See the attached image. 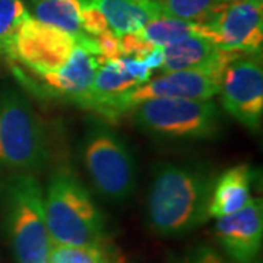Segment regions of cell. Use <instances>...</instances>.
<instances>
[{
	"instance_id": "obj_1",
	"label": "cell",
	"mask_w": 263,
	"mask_h": 263,
	"mask_svg": "<svg viewBox=\"0 0 263 263\" xmlns=\"http://www.w3.org/2000/svg\"><path fill=\"white\" fill-rule=\"evenodd\" d=\"M215 177L200 165L161 164L148 195V224L161 237H179L202 226Z\"/></svg>"
},
{
	"instance_id": "obj_2",
	"label": "cell",
	"mask_w": 263,
	"mask_h": 263,
	"mask_svg": "<svg viewBox=\"0 0 263 263\" xmlns=\"http://www.w3.org/2000/svg\"><path fill=\"white\" fill-rule=\"evenodd\" d=\"M44 214L53 245L100 247L105 243L103 214L89 192L69 171L51 176L44 196Z\"/></svg>"
},
{
	"instance_id": "obj_3",
	"label": "cell",
	"mask_w": 263,
	"mask_h": 263,
	"mask_svg": "<svg viewBox=\"0 0 263 263\" xmlns=\"http://www.w3.org/2000/svg\"><path fill=\"white\" fill-rule=\"evenodd\" d=\"M3 222L18 263H48V234L44 195L31 173H16L0 189Z\"/></svg>"
},
{
	"instance_id": "obj_4",
	"label": "cell",
	"mask_w": 263,
	"mask_h": 263,
	"mask_svg": "<svg viewBox=\"0 0 263 263\" xmlns=\"http://www.w3.org/2000/svg\"><path fill=\"white\" fill-rule=\"evenodd\" d=\"M135 124L151 136L171 141L212 139L221 130V111L212 100L155 98L129 110Z\"/></svg>"
},
{
	"instance_id": "obj_5",
	"label": "cell",
	"mask_w": 263,
	"mask_h": 263,
	"mask_svg": "<svg viewBox=\"0 0 263 263\" xmlns=\"http://www.w3.org/2000/svg\"><path fill=\"white\" fill-rule=\"evenodd\" d=\"M48 160V138L43 120L19 94L0 100V168L34 173Z\"/></svg>"
},
{
	"instance_id": "obj_6",
	"label": "cell",
	"mask_w": 263,
	"mask_h": 263,
	"mask_svg": "<svg viewBox=\"0 0 263 263\" xmlns=\"http://www.w3.org/2000/svg\"><path fill=\"white\" fill-rule=\"evenodd\" d=\"M82 161L100 196L111 202H124L133 195L136 165L120 135L104 126L89 129L82 142Z\"/></svg>"
},
{
	"instance_id": "obj_7",
	"label": "cell",
	"mask_w": 263,
	"mask_h": 263,
	"mask_svg": "<svg viewBox=\"0 0 263 263\" xmlns=\"http://www.w3.org/2000/svg\"><path fill=\"white\" fill-rule=\"evenodd\" d=\"M243 50L218 47L215 56L205 66L165 72L164 75L149 79L123 94L114 105V117L129 113L136 104L155 98H184V100H212L219 91V81L226 66Z\"/></svg>"
},
{
	"instance_id": "obj_8",
	"label": "cell",
	"mask_w": 263,
	"mask_h": 263,
	"mask_svg": "<svg viewBox=\"0 0 263 263\" xmlns=\"http://www.w3.org/2000/svg\"><path fill=\"white\" fill-rule=\"evenodd\" d=\"M227 113L256 130L263 116L262 51H245L226 66L219 91Z\"/></svg>"
},
{
	"instance_id": "obj_9",
	"label": "cell",
	"mask_w": 263,
	"mask_h": 263,
	"mask_svg": "<svg viewBox=\"0 0 263 263\" xmlns=\"http://www.w3.org/2000/svg\"><path fill=\"white\" fill-rule=\"evenodd\" d=\"M73 47L75 38L72 35L29 16L19 27L5 53L43 76L63 67Z\"/></svg>"
},
{
	"instance_id": "obj_10",
	"label": "cell",
	"mask_w": 263,
	"mask_h": 263,
	"mask_svg": "<svg viewBox=\"0 0 263 263\" xmlns=\"http://www.w3.org/2000/svg\"><path fill=\"white\" fill-rule=\"evenodd\" d=\"M209 37L218 47L262 51V0L230 3L209 24Z\"/></svg>"
},
{
	"instance_id": "obj_11",
	"label": "cell",
	"mask_w": 263,
	"mask_h": 263,
	"mask_svg": "<svg viewBox=\"0 0 263 263\" xmlns=\"http://www.w3.org/2000/svg\"><path fill=\"white\" fill-rule=\"evenodd\" d=\"M215 235L234 263L259 262L263 240L262 200L253 197L240 211L218 218Z\"/></svg>"
},
{
	"instance_id": "obj_12",
	"label": "cell",
	"mask_w": 263,
	"mask_h": 263,
	"mask_svg": "<svg viewBox=\"0 0 263 263\" xmlns=\"http://www.w3.org/2000/svg\"><path fill=\"white\" fill-rule=\"evenodd\" d=\"M103 63L105 62L100 57L94 37L84 32L75 38V47L63 67L40 78L50 94L79 104Z\"/></svg>"
},
{
	"instance_id": "obj_13",
	"label": "cell",
	"mask_w": 263,
	"mask_h": 263,
	"mask_svg": "<svg viewBox=\"0 0 263 263\" xmlns=\"http://www.w3.org/2000/svg\"><path fill=\"white\" fill-rule=\"evenodd\" d=\"M139 85H142L141 82L124 69L120 57L108 60L98 67L91 88L78 105L107 117H114L116 101Z\"/></svg>"
},
{
	"instance_id": "obj_14",
	"label": "cell",
	"mask_w": 263,
	"mask_h": 263,
	"mask_svg": "<svg viewBox=\"0 0 263 263\" xmlns=\"http://www.w3.org/2000/svg\"><path fill=\"white\" fill-rule=\"evenodd\" d=\"M103 13L117 37L141 31L151 19L164 16L157 0H78Z\"/></svg>"
},
{
	"instance_id": "obj_15",
	"label": "cell",
	"mask_w": 263,
	"mask_h": 263,
	"mask_svg": "<svg viewBox=\"0 0 263 263\" xmlns=\"http://www.w3.org/2000/svg\"><path fill=\"white\" fill-rule=\"evenodd\" d=\"M253 179V170L246 164L231 167L218 176L211 192L209 218H221L240 211L252 199L250 187Z\"/></svg>"
},
{
	"instance_id": "obj_16",
	"label": "cell",
	"mask_w": 263,
	"mask_h": 263,
	"mask_svg": "<svg viewBox=\"0 0 263 263\" xmlns=\"http://www.w3.org/2000/svg\"><path fill=\"white\" fill-rule=\"evenodd\" d=\"M218 46L202 35H190L162 47L164 72H176L205 66L215 56Z\"/></svg>"
},
{
	"instance_id": "obj_17",
	"label": "cell",
	"mask_w": 263,
	"mask_h": 263,
	"mask_svg": "<svg viewBox=\"0 0 263 263\" xmlns=\"http://www.w3.org/2000/svg\"><path fill=\"white\" fill-rule=\"evenodd\" d=\"M34 16L48 27L62 29L73 38L84 34L78 0H31Z\"/></svg>"
},
{
	"instance_id": "obj_18",
	"label": "cell",
	"mask_w": 263,
	"mask_h": 263,
	"mask_svg": "<svg viewBox=\"0 0 263 263\" xmlns=\"http://www.w3.org/2000/svg\"><path fill=\"white\" fill-rule=\"evenodd\" d=\"M139 34L152 46L165 47L171 43H176L181 38L190 37V35H202V37L208 38V28L197 22L160 16V18L151 19L149 22L139 31Z\"/></svg>"
},
{
	"instance_id": "obj_19",
	"label": "cell",
	"mask_w": 263,
	"mask_h": 263,
	"mask_svg": "<svg viewBox=\"0 0 263 263\" xmlns=\"http://www.w3.org/2000/svg\"><path fill=\"white\" fill-rule=\"evenodd\" d=\"M164 16L209 24L221 10L230 5L228 0H157Z\"/></svg>"
},
{
	"instance_id": "obj_20",
	"label": "cell",
	"mask_w": 263,
	"mask_h": 263,
	"mask_svg": "<svg viewBox=\"0 0 263 263\" xmlns=\"http://www.w3.org/2000/svg\"><path fill=\"white\" fill-rule=\"evenodd\" d=\"M29 16L22 0H0V51L5 53L19 27Z\"/></svg>"
},
{
	"instance_id": "obj_21",
	"label": "cell",
	"mask_w": 263,
	"mask_h": 263,
	"mask_svg": "<svg viewBox=\"0 0 263 263\" xmlns=\"http://www.w3.org/2000/svg\"><path fill=\"white\" fill-rule=\"evenodd\" d=\"M103 246L75 247V246L53 245L48 256V263H97L100 259Z\"/></svg>"
},
{
	"instance_id": "obj_22",
	"label": "cell",
	"mask_w": 263,
	"mask_h": 263,
	"mask_svg": "<svg viewBox=\"0 0 263 263\" xmlns=\"http://www.w3.org/2000/svg\"><path fill=\"white\" fill-rule=\"evenodd\" d=\"M81 27L85 34L91 37H97L98 34L110 29L105 16L97 8L89 5H81Z\"/></svg>"
},
{
	"instance_id": "obj_23",
	"label": "cell",
	"mask_w": 263,
	"mask_h": 263,
	"mask_svg": "<svg viewBox=\"0 0 263 263\" xmlns=\"http://www.w3.org/2000/svg\"><path fill=\"white\" fill-rule=\"evenodd\" d=\"M119 41H120L122 56H130L135 59H141V60L155 48V46H152L151 43H148L142 37L139 31L123 34L119 37Z\"/></svg>"
},
{
	"instance_id": "obj_24",
	"label": "cell",
	"mask_w": 263,
	"mask_h": 263,
	"mask_svg": "<svg viewBox=\"0 0 263 263\" xmlns=\"http://www.w3.org/2000/svg\"><path fill=\"white\" fill-rule=\"evenodd\" d=\"M179 263H234L231 259L221 254L214 247L199 245L190 249L179 260Z\"/></svg>"
},
{
	"instance_id": "obj_25",
	"label": "cell",
	"mask_w": 263,
	"mask_h": 263,
	"mask_svg": "<svg viewBox=\"0 0 263 263\" xmlns=\"http://www.w3.org/2000/svg\"><path fill=\"white\" fill-rule=\"evenodd\" d=\"M94 40L97 47H98L100 57L103 59L104 62L116 60V59L122 57L120 41H119V37L114 34L111 29H107L101 34H98L97 37H94Z\"/></svg>"
},
{
	"instance_id": "obj_26",
	"label": "cell",
	"mask_w": 263,
	"mask_h": 263,
	"mask_svg": "<svg viewBox=\"0 0 263 263\" xmlns=\"http://www.w3.org/2000/svg\"><path fill=\"white\" fill-rule=\"evenodd\" d=\"M122 63L124 69L130 73L135 79H138L141 84H145L151 79V70L148 66L142 62L141 59H135L130 56H122Z\"/></svg>"
},
{
	"instance_id": "obj_27",
	"label": "cell",
	"mask_w": 263,
	"mask_h": 263,
	"mask_svg": "<svg viewBox=\"0 0 263 263\" xmlns=\"http://www.w3.org/2000/svg\"><path fill=\"white\" fill-rule=\"evenodd\" d=\"M142 62L145 65L149 67L151 70L152 69H158L162 66V62H164V53H162V47H155L151 53H148L146 56L142 59Z\"/></svg>"
},
{
	"instance_id": "obj_28",
	"label": "cell",
	"mask_w": 263,
	"mask_h": 263,
	"mask_svg": "<svg viewBox=\"0 0 263 263\" xmlns=\"http://www.w3.org/2000/svg\"><path fill=\"white\" fill-rule=\"evenodd\" d=\"M97 263H123V260L113 247L108 243H105L101 247V254H100V259Z\"/></svg>"
},
{
	"instance_id": "obj_29",
	"label": "cell",
	"mask_w": 263,
	"mask_h": 263,
	"mask_svg": "<svg viewBox=\"0 0 263 263\" xmlns=\"http://www.w3.org/2000/svg\"><path fill=\"white\" fill-rule=\"evenodd\" d=\"M230 3H238V2H247V0H228Z\"/></svg>"
}]
</instances>
